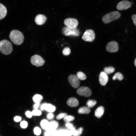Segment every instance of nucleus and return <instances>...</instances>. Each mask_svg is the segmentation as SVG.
Here are the masks:
<instances>
[{
  "label": "nucleus",
  "instance_id": "22",
  "mask_svg": "<svg viewBox=\"0 0 136 136\" xmlns=\"http://www.w3.org/2000/svg\"><path fill=\"white\" fill-rule=\"evenodd\" d=\"M42 96L40 95L36 94L32 97V100L35 103H40L43 99Z\"/></svg>",
  "mask_w": 136,
  "mask_h": 136
},
{
  "label": "nucleus",
  "instance_id": "8",
  "mask_svg": "<svg viewBox=\"0 0 136 136\" xmlns=\"http://www.w3.org/2000/svg\"><path fill=\"white\" fill-rule=\"evenodd\" d=\"M68 80L71 86L74 88H77L80 86V81L75 75L71 74L68 77Z\"/></svg>",
  "mask_w": 136,
  "mask_h": 136
},
{
  "label": "nucleus",
  "instance_id": "30",
  "mask_svg": "<svg viewBox=\"0 0 136 136\" xmlns=\"http://www.w3.org/2000/svg\"><path fill=\"white\" fill-rule=\"evenodd\" d=\"M32 115L35 116H39L42 114L41 111L38 109H34L32 111Z\"/></svg>",
  "mask_w": 136,
  "mask_h": 136
},
{
  "label": "nucleus",
  "instance_id": "27",
  "mask_svg": "<svg viewBox=\"0 0 136 136\" xmlns=\"http://www.w3.org/2000/svg\"><path fill=\"white\" fill-rule=\"evenodd\" d=\"M96 101L93 100H89L86 103V105L87 107L89 108L93 107L96 104Z\"/></svg>",
  "mask_w": 136,
  "mask_h": 136
},
{
  "label": "nucleus",
  "instance_id": "1",
  "mask_svg": "<svg viewBox=\"0 0 136 136\" xmlns=\"http://www.w3.org/2000/svg\"><path fill=\"white\" fill-rule=\"evenodd\" d=\"M10 40L14 44L19 45L23 42L24 37L22 33L17 30H12L9 36Z\"/></svg>",
  "mask_w": 136,
  "mask_h": 136
},
{
  "label": "nucleus",
  "instance_id": "36",
  "mask_svg": "<svg viewBox=\"0 0 136 136\" xmlns=\"http://www.w3.org/2000/svg\"><path fill=\"white\" fill-rule=\"evenodd\" d=\"M54 117V114L52 113L49 112L47 115V118L48 120L53 119Z\"/></svg>",
  "mask_w": 136,
  "mask_h": 136
},
{
  "label": "nucleus",
  "instance_id": "38",
  "mask_svg": "<svg viewBox=\"0 0 136 136\" xmlns=\"http://www.w3.org/2000/svg\"><path fill=\"white\" fill-rule=\"evenodd\" d=\"M40 106V103H35L33 106V108L34 109H38Z\"/></svg>",
  "mask_w": 136,
  "mask_h": 136
},
{
  "label": "nucleus",
  "instance_id": "10",
  "mask_svg": "<svg viewBox=\"0 0 136 136\" xmlns=\"http://www.w3.org/2000/svg\"><path fill=\"white\" fill-rule=\"evenodd\" d=\"M107 51L110 52H117L118 50L119 46L118 43L115 41L109 42L106 47Z\"/></svg>",
  "mask_w": 136,
  "mask_h": 136
},
{
  "label": "nucleus",
  "instance_id": "26",
  "mask_svg": "<svg viewBox=\"0 0 136 136\" xmlns=\"http://www.w3.org/2000/svg\"><path fill=\"white\" fill-rule=\"evenodd\" d=\"M77 76L79 79L81 80H84L86 78L85 75L81 72H79L77 73Z\"/></svg>",
  "mask_w": 136,
  "mask_h": 136
},
{
  "label": "nucleus",
  "instance_id": "42",
  "mask_svg": "<svg viewBox=\"0 0 136 136\" xmlns=\"http://www.w3.org/2000/svg\"><path fill=\"white\" fill-rule=\"evenodd\" d=\"M134 64L135 66H136V58L134 60Z\"/></svg>",
  "mask_w": 136,
  "mask_h": 136
},
{
  "label": "nucleus",
  "instance_id": "18",
  "mask_svg": "<svg viewBox=\"0 0 136 136\" xmlns=\"http://www.w3.org/2000/svg\"><path fill=\"white\" fill-rule=\"evenodd\" d=\"M91 111L87 107H83L79 108L78 110V113L80 114H89Z\"/></svg>",
  "mask_w": 136,
  "mask_h": 136
},
{
  "label": "nucleus",
  "instance_id": "29",
  "mask_svg": "<svg viewBox=\"0 0 136 136\" xmlns=\"http://www.w3.org/2000/svg\"><path fill=\"white\" fill-rule=\"evenodd\" d=\"M41 129L38 127H36L33 129L34 134L36 135H39L41 133Z\"/></svg>",
  "mask_w": 136,
  "mask_h": 136
},
{
  "label": "nucleus",
  "instance_id": "37",
  "mask_svg": "<svg viewBox=\"0 0 136 136\" xmlns=\"http://www.w3.org/2000/svg\"><path fill=\"white\" fill-rule=\"evenodd\" d=\"M25 114L26 117L29 118H31L32 115V112L29 111H26L25 113Z\"/></svg>",
  "mask_w": 136,
  "mask_h": 136
},
{
  "label": "nucleus",
  "instance_id": "7",
  "mask_svg": "<svg viewBox=\"0 0 136 136\" xmlns=\"http://www.w3.org/2000/svg\"><path fill=\"white\" fill-rule=\"evenodd\" d=\"M77 93L80 96L88 97L91 95L92 92L88 87L82 86L78 89Z\"/></svg>",
  "mask_w": 136,
  "mask_h": 136
},
{
  "label": "nucleus",
  "instance_id": "19",
  "mask_svg": "<svg viewBox=\"0 0 136 136\" xmlns=\"http://www.w3.org/2000/svg\"><path fill=\"white\" fill-rule=\"evenodd\" d=\"M59 136H71L72 134L69 130L61 129L58 130Z\"/></svg>",
  "mask_w": 136,
  "mask_h": 136
},
{
  "label": "nucleus",
  "instance_id": "15",
  "mask_svg": "<svg viewBox=\"0 0 136 136\" xmlns=\"http://www.w3.org/2000/svg\"><path fill=\"white\" fill-rule=\"evenodd\" d=\"M7 12L6 7L3 4L0 3V20L5 17L7 15Z\"/></svg>",
  "mask_w": 136,
  "mask_h": 136
},
{
  "label": "nucleus",
  "instance_id": "32",
  "mask_svg": "<svg viewBox=\"0 0 136 136\" xmlns=\"http://www.w3.org/2000/svg\"><path fill=\"white\" fill-rule=\"evenodd\" d=\"M44 133V136H52V134L54 131L47 129L46 130Z\"/></svg>",
  "mask_w": 136,
  "mask_h": 136
},
{
  "label": "nucleus",
  "instance_id": "17",
  "mask_svg": "<svg viewBox=\"0 0 136 136\" xmlns=\"http://www.w3.org/2000/svg\"><path fill=\"white\" fill-rule=\"evenodd\" d=\"M58 123L57 121L55 120L52 121L49 123L48 129L53 131L55 130L58 127Z\"/></svg>",
  "mask_w": 136,
  "mask_h": 136
},
{
  "label": "nucleus",
  "instance_id": "40",
  "mask_svg": "<svg viewBox=\"0 0 136 136\" xmlns=\"http://www.w3.org/2000/svg\"><path fill=\"white\" fill-rule=\"evenodd\" d=\"M131 18L134 24L136 26V14L132 15Z\"/></svg>",
  "mask_w": 136,
  "mask_h": 136
},
{
  "label": "nucleus",
  "instance_id": "21",
  "mask_svg": "<svg viewBox=\"0 0 136 136\" xmlns=\"http://www.w3.org/2000/svg\"><path fill=\"white\" fill-rule=\"evenodd\" d=\"M56 110L55 106L50 104L47 103L45 106V110L47 112L52 113Z\"/></svg>",
  "mask_w": 136,
  "mask_h": 136
},
{
  "label": "nucleus",
  "instance_id": "39",
  "mask_svg": "<svg viewBox=\"0 0 136 136\" xmlns=\"http://www.w3.org/2000/svg\"><path fill=\"white\" fill-rule=\"evenodd\" d=\"M21 117L19 116H16L14 118V120L16 122H19L21 121Z\"/></svg>",
  "mask_w": 136,
  "mask_h": 136
},
{
  "label": "nucleus",
  "instance_id": "6",
  "mask_svg": "<svg viewBox=\"0 0 136 136\" xmlns=\"http://www.w3.org/2000/svg\"><path fill=\"white\" fill-rule=\"evenodd\" d=\"M95 37V35L94 31L92 29H89L86 30L84 32L82 39L86 41L92 42L93 41Z\"/></svg>",
  "mask_w": 136,
  "mask_h": 136
},
{
  "label": "nucleus",
  "instance_id": "20",
  "mask_svg": "<svg viewBox=\"0 0 136 136\" xmlns=\"http://www.w3.org/2000/svg\"><path fill=\"white\" fill-rule=\"evenodd\" d=\"M83 130V129L82 127H81L77 130L75 129L70 131L72 135L74 136H80L82 134Z\"/></svg>",
  "mask_w": 136,
  "mask_h": 136
},
{
  "label": "nucleus",
  "instance_id": "34",
  "mask_svg": "<svg viewBox=\"0 0 136 136\" xmlns=\"http://www.w3.org/2000/svg\"><path fill=\"white\" fill-rule=\"evenodd\" d=\"M67 115V114L66 113H61L57 116L56 118L57 119L60 120L62 118H64Z\"/></svg>",
  "mask_w": 136,
  "mask_h": 136
},
{
  "label": "nucleus",
  "instance_id": "4",
  "mask_svg": "<svg viewBox=\"0 0 136 136\" xmlns=\"http://www.w3.org/2000/svg\"><path fill=\"white\" fill-rule=\"evenodd\" d=\"M62 34L66 36L70 35L79 36L80 32L79 30L76 28H72L66 26L63 27L62 30Z\"/></svg>",
  "mask_w": 136,
  "mask_h": 136
},
{
  "label": "nucleus",
  "instance_id": "23",
  "mask_svg": "<svg viewBox=\"0 0 136 136\" xmlns=\"http://www.w3.org/2000/svg\"><path fill=\"white\" fill-rule=\"evenodd\" d=\"M49 123L47 120L43 119L41 122V126L43 129L46 130L48 128Z\"/></svg>",
  "mask_w": 136,
  "mask_h": 136
},
{
  "label": "nucleus",
  "instance_id": "2",
  "mask_svg": "<svg viewBox=\"0 0 136 136\" xmlns=\"http://www.w3.org/2000/svg\"><path fill=\"white\" fill-rule=\"evenodd\" d=\"M13 50L11 43L6 40H1L0 42V51L3 54L7 55L10 54Z\"/></svg>",
  "mask_w": 136,
  "mask_h": 136
},
{
  "label": "nucleus",
  "instance_id": "5",
  "mask_svg": "<svg viewBox=\"0 0 136 136\" xmlns=\"http://www.w3.org/2000/svg\"><path fill=\"white\" fill-rule=\"evenodd\" d=\"M30 61L32 65L37 67L42 66L45 62L43 59L38 55H35L32 56L30 58Z\"/></svg>",
  "mask_w": 136,
  "mask_h": 136
},
{
  "label": "nucleus",
  "instance_id": "14",
  "mask_svg": "<svg viewBox=\"0 0 136 136\" xmlns=\"http://www.w3.org/2000/svg\"><path fill=\"white\" fill-rule=\"evenodd\" d=\"M67 104L71 107H76L79 104V101L76 98L71 97L69 98L67 101Z\"/></svg>",
  "mask_w": 136,
  "mask_h": 136
},
{
  "label": "nucleus",
  "instance_id": "11",
  "mask_svg": "<svg viewBox=\"0 0 136 136\" xmlns=\"http://www.w3.org/2000/svg\"><path fill=\"white\" fill-rule=\"evenodd\" d=\"M131 4L128 1L124 0L119 2L117 5L116 8L119 10H125L131 7Z\"/></svg>",
  "mask_w": 136,
  "mask_h": 136
},
{
  "label": "nucleus",
  "instance_id": "24",
  "mask_svg": "<svg viewBox=\"0 0 136 136\" xmlns=\"http://www.w3.org/2000/svg\"><path fill=\"white\" fill-rule=\"evenodd\" d=\"M114 68L112 66L106 67L104 68V72L107 74H110L112 73L115 71Z\"/></svg>",
  "mask_w": 136,
  "mask_h": 136
},
{
  "label": "nucleus",
  "instance_id": "13",
  "mask_svg": "<svg viewBox=\"0 0 136 136\" xmlns=\"http://www.w3.org/2000/svg\"><path fill=\"white\" fill-rule=\"evenodd\" d=\"M99 80L101 85L105 86L108 81V77L107 74L104 72H101L99 74Z\"/></svg>",
  "mask_w": 136,
  "mask_h": 136
},
{
  "label": "nucleus",
  "instance_id": "31",
  "mask_svg": "<svg viewBox=\"0 0 136 136\" xmlns=\"http://www.w3.org/2000/svg\"><path fill=\"white\" fill-rule=\"evenodd\" d=\"M71 53V50L70 48L68 47L64 48L63 50L62 53L65 55H68Z\"/></svg>",
  "mask_w": 136,
  "mask_h": 136
},
{
  "label": "nucleus",
  "instance_id": "12",
  "mask_svg": "<svg viewBox=\"0 0 136 136\" xmlns=\"http://www.w3.org/2000/svg\"><path fill=\"white\" fill-rule=\"evenodd\" d=\"M47 19V18L46 16L40 14L36 16L35 21L37 24L41 25L45 23Z\"/></svg>",
  "mask_w": 136,
  "mask_h": 136
},
{
  "label": "nucleus",
  "instance_id": "3",
  "mask_svg": "<svg viewBox=\"0 0 136 136\" xmlns=\"http://www.w3.org/2000/svg\"><path fill=\"white\" fill-rule=\"evenodd\" d=\"M121 15V14L118 11L112 12L103 16L102 18V20L104 23H108L118 19Z\"/></svg>",
  "mask_w": 136,
  "mask_h": 136
},
{
  "label": "nucleus",
  "instance_id": "41",
  "mask_svg": "<svg viewBox=\"0 0 136 136\" xmlns=\"http://www.w3.org/2000/svg\"><path fill=\"white\" fill-rule=\"evenodd\" d=\"M46 103H44L40 106V109L41 111H43L45 110V106Z\"/></svg>",
  "mask_w": 136,
  "mask_h": 136
},
{
  "label": "nucleus",
  "instance_id": "25",
  "mask_svg": "<svg viewBox=\"0 0 136 136\" xmlns=\"http://www.w3.org/2000/svg\"><path fill=\"white\" fill-rule=\"evenodd\" d=\"M123 78V76L121 73L119 72H117L115 74L112 79L114 80L117 79L119 81H121Z\"/></svg>",
  "mask_w": 136,
  "mask_h": 136
},
{
  "label": "nucleus",
  "instance_id": "16",
  "mask_svg": "<svg viewBox=\"0 0 136 136\" xmlns=\"http://www.w3.org/2000/svg\"><path fill=\"white\" fill-rule=\"evenodd\" d=\"M104 109L102 106L98 107L95 111V116L98 118L101 117L104 114Z\"/></svg>",
  "mask_w": 136,
  "mask_h": 136
},
{
  "label": "nucleus",
  "instance_id": "9",
  "mask_svg": "<svg viewBox=\"0 0 136 136\" xmlns=\"http://www.w3.org/2000/svg\"><path fill=\"white\" fill-rule=\"evenodd\" d=\"M64 23L66 27L72 28H77L78 24L77 20L73 18H69L65 19Z\"/></svg>",
  "mask_w": 136,
  "mask_h": 136
},
{
  "label": "nucleus",
  "instance_id": "28",
  "mask_svg": "<svg viewBox=\"0 0 136 136\" xmlns=\"http://www.w3.org/2000/svg\"><path fill=\"white\" fill-rule=\"evenodd\" d=\"M75 119L74 117L71 115H67L63 118V120L65 122H69L73 121Z\"/></svg>",
  "mask_w": 136,
  "mask_h": 136
},
{
  "label": "nucleus",
  "instance_id": "33",
  "mask_svg": "<svg viewBox=\"0 0 136 136\" xmlns=\"http://www.w3.org/2000/svg\"><path fill=\"white\" fill-rule=\"evenodd\" d=\"M65 126L69 130L75 128L73 124L69 122L66 123L65 124Z\"/></svg>",
  "mask_w": 136,
  "mask_h": 136
},
{
  "label": "nucleus",
  "instance_id": "35",
  "mask_svg": "<svg viewBox=\"0 0 136 136\" xmlns=\"http://www.w3.org/2000/svg\"><path fill=\"white\" fill-rule=\"evenodd\" d=\"M20 126L22 128H25L27 126L28 123L26 121H23L21 122Z\"/></svg>",
  "mask_w": 136,
  "mask_h": 136
}]
</instances>
